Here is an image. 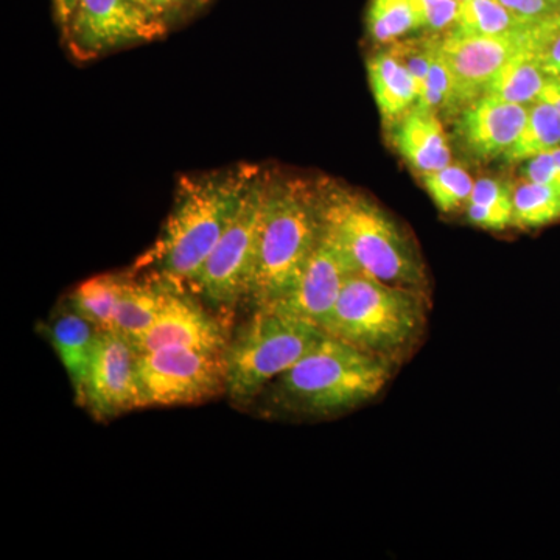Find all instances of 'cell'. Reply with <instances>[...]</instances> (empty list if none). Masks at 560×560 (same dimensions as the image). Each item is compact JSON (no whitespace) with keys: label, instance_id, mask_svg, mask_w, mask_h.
I'll return each instance as SVG.
<instances>
[{"label":"cell","instance_id":"1","mask_svg":"<svg viewBox=\"0 0 560 560\" xmlns=\"http://www.w3.org/2000/svg\"><path fill=\"white\" fill-rule=\"evenodd\" d=\"M259 178L256 167L243 164L180 179L172 212L138 270L151 271L173 289L191 287Z\"/></svg>","mask_w":560,"mask_h":560},{"label":"cell","instance_id":"2","mask_svg":"<svg viewBox=\"0 0 560 560\" xmlns=\"http://www.w3.org/2000/svg\"><path fill=\"white\" fill-rule=\"evenodd\" d=\"M396 364L326 334L260 394L265 410L290 418L345 415L374 400Z\"/></svg>","mask_w":560,"mask_h":560},{"label":"cell","instance_id":"3","mask_svg":"<svg viewBox=\"0 0 560 560\" xmlns=\"http://www.w3.org/2000/svg\"><path fill=\"white\" fill-rule=\"evenodd\" d=\"M324 231L346 250L357 270L427 294L429 278L418 246L370 198L342 187H319Z\"/></svg>","mask_w":560,"mask_h":560},{"label":"cell","instance_id":"4","mask_svg":"<svg viewBox=\"0 0 560 560\" xmlns=\"http://www.w3.org/2000/svg\"><path fill=\"white\" fill-rule=\"evenodd\" d=\"M429 298L355 271L342 287L323 330L371 355L397 364L418 345Z\"/></svg>","mask_w":560,"mask_h":560},{"label":"cell","instance_id":"5","mask_svg":"<svg viewBox=\"0 0 560 560\" xmlns=\"http://www.w3.org/2000/svg\"><path fill=\"white\" fill-rule=\"evenodd\" d=\"M323 235L319 187L300 179L268 180L248 300L264 308L278 300Z\"/></svg>","mask_w":560,"mask_h":560},{"label":"cell","instance_id":"6","mask_svg":"<svg viewBox=\"0 0 560 560\" xmlns=\"http://www.w3.org/2000/svg\"><path fill=\"white\" fill-rule=\"evenodd\" d=\"M324 335L326 331L308 320L256 308L223 352L228 396L238 405L256 400Z\"/></svg>","mask_w":560,"mask_h":560},{"label":"cell","instance_id":"7","mask_svg":"<svg viewBox=\"0 0 560 560\" xmlns=\"http://www.w3.org/2000/svg\"><path fill=\"white\" fill-rule=\"evenodd\" d=\"M267 184L265 178L254 183L237 215L191 283L213 307L232 308L248 300Z\"/></svg>","mask_w":560,"mask_h":560},{"label":"cell","instance_id":"8","mask_svg":"<svg viewBox=\"0 0 560 560\" xmlns=\"http://www.w3.org/2000/svg\"><path fill=\"white\" fill-rule=\"evenodd\" d=\"M136 375L142 407L201 404L226 393L223 352L162 348L138 353Z\"/></svg>","mask_w":560,"mask_h":560},{"label":"cell","instance_id":"9","mask_svg":"<svg viewBox=\"0 0 560 560\" xmlns=\"http://www.w3.org/2000/svg\"><path fill=\"white\" fill-rule=\"evenodd\" d=\"M167 22L142 0H79L65 28L69 49L81 60L164 35Z\"/></svg>","mask_w":560,"mask_h":560},{"label":"cell","instance_id":"10","mask_svg":"<svg viewBox=\"0 0 560 560\" xmlns=\"http://www.w3.org/2000/svg\"><path fill=\"white\" fill-rule=\"evenodd\" d=\"M357 270L346 250L324 231L298 278L265 311L308 320L323 329L345 283Z\"/></svg>","mask_w":560,"mask_h":560},{"label":"cell","instance_id":"11","mask_svg":"<svg viewBox=\"0 0 560 560\" xmlns=\"http://www.w3.org/2000/svg\"><path fill=\"white\" fill-rule=\"evenodd\" d=\"M529 32L521 36H481L453 28L440 36L441 55L455 90L456 116L485 95L490 81L512 58L529 49Z\"/></svg>","mask_w":560,"mask_h":560},{"label":"cell","instance_id":"12","mask_svg":"<svg viewBox=\"0 0 560 560\" xmlns=\"http://www.w3.org/2000/svg\"><path fill=\"white\" fill-rule=\"evenodd\" d=\"M136 360L138 352L127 337L116 330L98 331L80 405L97 419L116 418L142 407Z\"/></svg>","mask_w":560,"mask_h":560},{"label":"cell","instance_id":"13","mask_svg":"<svg viewBox=\"0 0 560 560\" xmlns=\"http://www.w3.org/2000/svg\"><path fill=\"white\" fill-rule=\"evenodd\" d=\"M231 337L219 319L178 289L168 290L164 307L142 337L131 341L138 353L162 348H189L224 352Z\"/></svg>","mask_w":560,"mask_h":560},{"label":"cell","instance_id":"14","mask_svg":"<svg viewBox=\"0 0 560 560\" xmlns=\"http://www.w3.org/2000/svg\"><path fill=\"white\" fill-rule=\"evenodd\" d=\"M528 117V106L482 95L458 114L455 132L460 149L478 161L506 156Z\"/></svg>","mask_w":560,"mask_h":560},{"label":"cell","instance_id":"15","mask_svg":"<svg viewBox=\"0 0 560 560\" xmlns=\"http://www.w3.org/2000/svg\"><path fill=\"white\" fill-rule=\"evenodd\" d=\"M394 145L420 176L452 164V150L441 119L433 110L415 105L390 125Z\"/></svg>","mask_w":560,"mask_h":560},{"label":"cell","instance_id":"16","mask_svg":"<svg viewBox=\"0 0 560 560\" xmlns=\"http://www.w3.org/2000/svg\"><path fill=\"white\" fill-rule=\"evenodd\" d=\"M47 331L80 404L101 330L69 308L51 320Z\"/></svg>","mask_w":560,"mask_h":560},{"label":"cell","instance_id":"17","mask_svg":"<svg viewBox=\"0 0 560 560\" xmlns=\"http://www.w3.org/2000/svg\"><path fill=\"white\" fill-rule=\"evenodd\" d=\"M368 73L372 94L386 127L399 120L418 103V81L389 50L378 51L368 61Z\"/></svg>","mask_w":560,"mask_h":560},{"label":"cell","instance_id":"18","mask_svg":"<svg viewBox=\"0 0 560 560\" xmlns=\"http://www.w3.org/2000/svg\"><path fill=\"white\" fill-rule=\"evenodd\" d=\"M172 285L160 279H127L114 312L113 330L128 340L142 337L158 319Z\"/></svg>","mask_w":560,"mask_h":560},{"label":"cell","instance_id":"19","mask_svg":"<svg viewBox=\"0 0 560 560\" xmlns=\"http://www.w3.org/2000/svg\"><path fill=\"white\" fill-rule=\"evenodd\" d=\"M552 80L555 79L541 68L539 60L528 49L512 58L497 73L495 79L490 81L485 95L529 106L530 103L539 101L541 92Z\"/></svg>","mask_w":560,"mask_h":560},{"label":"cell","instance_id":"20","mask_svg":"<svg viewBox=\"0 0 560 560\" xmlns=\"http://www.w3.org/2000/svg\"><path fill=\"white\" fill-rule=\"evenodd\" d=\"M464 210L467 221L481 230L504 231L512 228L514 184L495 178L475 180Z\"/></svg>","mask_w":560,"mask_h":560},{"label":"cell","instance_id":"21","mask_svg":"<svg viewBox=\"0 0 560 560\" xmlns=\"http://www.w3.org/2000/svg\"><path fill=\"white\" fill-rule=\"evenodd\" d=\"M120 275H102L84 280L69 298V308L98 330H113L114 312L125 282Z\"/></svg>","mask_w":560,"mask_h":560},{"label":"cell","instance_id":"22","mask_svg":"<svg viewBox=\"0 0 560 560\" xmlns=\"http://www.w3.org/2000/svg\"><path fill=\"white\" fill-rule=\"evenodd\" d=\"M560 147V116L550 102L539 98L528 106L525 127L504 160L522 162Z\"/></svg>","mask_w":560,"mask_h":560},{"label":"cell","instance_id":"23","mask_svg":"<svg viewBox=\"0 0 560 560\" xmlns=\"http://www.w3.org/2000/svg\"><path fill=\"white\" fill-rule=\"evenodd\" d=\"M533 27L518 20L499 0H467L460 3L455 31L467 35L521 36Z\"/></svg>","mask_w":560,"mask_h":560},{"label":"cell","instance_id":"24","mask_svg":"<svg viewBox=\"0 0 560 560\" xmlns=\"http://www.w3.org/2000/svg\"><path fill=\"white\" fill-rule=\"evenodd\" d=\"M560 220V191L523 179L514 184L512 228H541Z\"/></svg>","mask_w":560,"mask_h":560},{"label":"cell","instance_id":"25","mask_svg":"<svg viewBox=\"0 0 560 560\" xmlns=\"http://www.w3.org/2000/svg\"><path fill=\"white\" fill-rule=\"evenodd\" d=\"M420 28L411 0H371L368 32L374 43L394 44Z\"/></svg>","mask_w":560,"mask_h":560},{"label":"cell","instance_id":"26","mask_svg":"<svg viewBox=\"0 0 560 560\" xmlns=\"http://www.w3.org/2000/svg\"><path fill=\"white\" fill-rule=\"evenodd\" d=\"M420 178L431 200L444 213H453L466 208L475 184L466 168L453 164L440 171L427 173Z\"/></svg>","mask_w":560,"mask_h":560},{"label":"cell","instance_id":"27","mask_svg":"<svg viewBox=\"0 0 560 560\" xmlns=\"http://www.w3.org/2000/svg\"><path fill=\"white\" fill-rule=\"evenodd\" d=\"M529 50L552 79H560V21L534 25L529 32Z\"/></svg>","mask_w":560,"mask_h":560},{"label":"cell","instance_id":"28","mask_svg":"<svg viewBox=\"0 0 560 560\" xmlns=\"http://www.w3.org/2000/svg\"><path fill=\"white\" fill-rule=\"evenodd\" d=\"M422 28L444 35L458 24L460 3L456 0H411Z\"/></svg>","mask_w":560,"mask_h":560},{"label":"cell","instance_id":"29","mask_svg":"<svg viewBox=\"0 0 560 560\" xmlns=\"http://www.w3.org/2000/svg\"><path fill=\"white\" fill-rule=\"evenodd\" d=\"M512 14L530 25L545 24L558 16L556 0H499Z\"/></svg>","mask_w":560,"mask_h":560},{"label":"cell","instance_id":"30","mask_svg":"<svg viewBox=\"0 0 560 560\" xmlns=\"http://www.w3.org/2000/svg\"><path fill=\"white\" fill-rule=\"evenodd\" d=\"M523 176L530 183L544 184V186L552 187L560 191L558 168H556L555 156L552 151L536 154L529 160L523 161Z\"/></svg>","mask_w":560,"mask_h":560},{"label":"cell","instance_id":"31","mask_svg":"<svg viewBox=\"0 0 560 560\" xmlns=\"http://www.w3.org/2000/svg\"><path fill=\"white\" fill-rule=\"evenodd\" d=\"M143 2L158 18H161L162 21H167L168 16L186 9L195 0H143Z\"/></svg>","mask_w":560,"mask_h":560},{"label":"cell","instance_id":"32","mask_svg":"<svg viewBox=\"0 0 560 560\" xmlns=\"http://www.w3.org/2000/svg\"><path fill=\"white\" fill-rule=\"evenodd\" d=\"M77 3H79V0H54L55 18H57L62 32L68 27L70 18L77 9Z\"/></svg>","mask_w":560,"mask_h":560},{"label":"cell","instance_id":"33","mask_svg":"<svg viewBox=\"0 0 560 560\" xmlns=\"http://www.w3.org/2000/svg\"><path fill=\"white\" fill-rule=\"evenodd\" d=\"M540 98L550 102L551 105L558 109L560 116V79L550 81L548 86L545 88L544 92H541Z\"/></svg>","mask_w":560,"mask_h":560},{"label":"cell","instance_id":"34","mask_svg":"<svg viewBox=\"0 0 560 560\" xmlns=\"http://www.w3.org/2000/svg\"><path fill=\"white\" fill-rule=\"evenodd\" d=\"M556 5H558V16H556V20L560 21V0H556Z\"/></svg>","mask_w":560,"mask_h":560},{"label":"cell","instance_id":"35","mask_svg":"<svg viewBox=\"0 0 560 560\" xmlns=\"http://www.w3.org/2000/svg\"><path fill=\"white\" fill-rule=\"evenodd\" d=\"M456 2L464 3L467 2V0H456Z\"/></svg>","mask_w":560,"mask_h":560},{"label":"cell","instance_id":"36","mask_svg":"<svg viewBox=\"0 0 560 560\" xmlns=\"http://www.w3.org/2000/svg\"><path fill=\"white\" fill-rule=\"evenodd\" d=\"M142 2H143V0H142ZM143 3H145V2H143Z\"/></svg>","mask_w":560,"mask_h":560}]
</instances>
